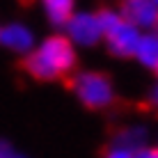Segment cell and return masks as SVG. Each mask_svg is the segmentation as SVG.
Returning <instances> with one entry per match:
<instances>
[{"mask_svg":"<svg viewBox=\"0 0 158 158\" xmlns=\"http://www.w3.org/2000/svg\"><path fill=\"white\" fill-rule=\"evenodd\" d=\"M135 158H158V144H144L135 151Z\"/></svg>","mask_w":158,"mask_h":158,"instance_id":"cell-12","label":"cell"},{"mask_svg":"<svg viewBox=\"0 0 158 158\" xmlns=\"http://www.w3.org/2000/svg\"><path fill=\"white\" fill-rule=\"evenodd\" d=\"M39 5H41L46 21L57 30H62L67 25V21L73 16V12L78 9L76 0H39Z\"/></svg>","mask_w":158,"mask_h":158,"instance_id":"cell-8","label":"cell"},{"mask_svg":"<svg viewBox=\"0 0 158 158\" xmlns=\"http://www.w3.org/2000/svg\"><path fill=\"white\" fill-rule=\"evenodd\" d=\"M149 106L158 112V80L151 85V89H149Z\"/></svg>","mask_w":158,"mask_h":158,"instance_id":"cell-13","label":"cell"},{"mask_svg":"<svg viewBox=\"0 0 158 158\" xmlns=\"http://www.w3.org/2000/svg\"><path fill=\"white\" fill-rule=\"evenodd\" d=\"M119 14L142 32L158 28V7L151 0H122Z\"/></svg>","mask_w":158,"mask_h":158,"instance_id":"cell-6","label":"cell"},{"mask_svg":"<svg viewBox=\"0 0 158 158\" xmlns=\"http://www.w3.org/2000/svg\"><path fill=\"white\" fill-rule=\"evenodd\" d=\"M156 30H158V28H156Z\"/></svg>","mask_w":158,"mask_h":158,"instance_id":"cell-17","label":"cell"},{"mask_svg":"<svg viewBox=\"0 0 158 158\" xmlns=\"http://www.w3.org/2000/svg\"><path fill=\"white\" fill-rule=\"evenodd\" d=\"M19 156H21V151L14 147L12 140L0 138V158H19Z\"/></svg>","mask_w":158,"mask_h":158,"instance_id":"cell-11","label":"cell"},{"mask_svg":"<svg viewBox=\"0 0 158 158\" xmlns=\"http://www.w3.org/2000/svg\"><path fill=\"white\" fill-rule=\"evenodd\" d=\"M156 76H158V71H156Z\"/></svg>","mask_w":158,"mask_h":158,"instance_id":"cell-16","label":"cell"},{"mask_svg":"<svg viewBox=\"0 0 158 158\" xmlns=\"http://www.w3.org/2000/svg\"><path fill=\"white\" fill-rule=\"evenodd\" d=\"M37 32L25 21H7L0 23V46L14 55L25 57L37 46Z\"/></svg>","mask_w":158,"mask_h":158,"instance_id":"cell-5","label":"cell"},{"mask_svg":"<svg viewBox=\"0 0 158 158\" xmlns=\"http://www.w3.org/2000/svg\"><path fill=\"white\" fill-rule=\"evenodd\" d=\"M71 89L78 103L85 106L87 110H108L117 101V89L112 78L94 69H85L76 73L71 78Z\"/></svg>","mask_w":158,"mask_h":158,"instance_id":"cell-3","label":"cell"},{"mask_svg":"<svg viewBox=\"0 0 158 158\" xmlns=\"http://www.w3.org/2000/svg\"><path fill=\"white\" fill-rule=\"evenodd\" d=\"M19 158H25V156H23V154H21V156H19Z\"/></svg>","mask_w":158,"mask_h":158,"instance_id":"cell-15","label":"cell"},{"mask_svg":"<svg viewBox=\"0 0 158 158\" xmlns=\"http://www.w3.org/2000/svg\"><path fill=\"white\" fill-rule=\"evenodd\" d=\"M112 142L122 144V147H128V149L138 151L140 147L149 144V128L144 126V124H126L124 128L117 131L115 140Z\"/></svg>","mask_w":158,"mask_h":158,"instance_id":"cell-9","label":"cell"},{"mask_svg":"<svg viewBox=\"0 0 158 158\" xmlns=\"http://www.w3.org/2000/svg\"><path fill=\"white\" fill-rule=\"evenodd\" d=\"M151 2H154V5H156V7H158V0H151Z\"/></svg>","mask_w":158,"mask_h":158,"instance_id":"cell-14","label":"cell"},{"mask_svg":"<svg viewBox=\"0 0 158 158\" xmlns=\"http://www.w3.org/2000/svg\"><path fill=\"white\" fill-rule=\"evenodd\" d=\"M76 64H78V48L64 37V32H55L37 41V46L25 55L23 67L30 78L39 83H55L73 73Z\"/></svg>","mask_w":158,"mask_h":158,"instance_id":"cell-1","label":"cell"},{"mask_svg":"<svg viewBox=\"0 0 158 158\" xmlns=\"http://www.w3.org/2000/svg\"><path fill=\"white\" fill-rule=\"evenodd\" d=\"M131 60H135L147 71H154V73L158 71V30L142 32V37H140Z\"/></svg>","mask_w":158,"mask_h":158,"instance_id":"cell-7","label":"cell"},{"mask_svg":"<svg viewBox=\"0 0 158 158\" xmlns=\"http://www.w3.org/2000/svg\"><path fill=\"white\" fill-rule=\"evenodd\" d=\"M96 14H99L101 28H103V44H106L108 53L115 55L117 60H131L140 37H142V30H138L133 23H128L119 14V9L103 7Z\"/></svg>","mask_w":158,"mask_h":158,"instance_id":"cell-2","label":"cell"},{"mask_svg":"<svg viewBox=\"0 0 158 158\" xmlns=\"http://www.w3.org/2000/svg\"><path fill=\"white\" fill-rule=\"evenodd\" d=\"M103 158H135V151L128 149V147H122V144L112 142L106 151H103Z\"/></svg>","mask_w":158,"mask_h":158,"instance_id":"cell-10","label":"cell"},{"mask_svg":"<svg viewBox=\"0 0 158 158\" xmlns=\"http://www.w3.org/2000/svg\"><path fill=\"white\" fill-rule=\"evenodd\" d=\"M62 30H64V37L76 48H96L99 44H103V28L96 12L76 9Z\"/></svg>","mask_w":158,"mask_h":158,"instance_id":"cell-4","label":"cell"}]
</instances>
